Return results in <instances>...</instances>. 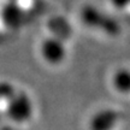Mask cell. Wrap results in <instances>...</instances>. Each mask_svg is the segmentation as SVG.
Listing matches in <instances>:
<instances>
[{"instance_id":"obj_1","label":"cell","mask_w":130,"mask_h":130,"mask_svg":"<svg viewBox=\"0 0 130 130\" xmlns=\"http://www.w3.org/2000/svg\"><path fill=\"white\" fill-rule=\"evenodd\" d=\"M5 113L10 121L17 124L27 123L34 116V102L25 92H16L6 102Z\"/></svg>"},{"instance_id":"obj_2","label":"cell","mask_w":130,"mask_h":130,"mask_svg":"<svg viewBox=\"0 0 130 130\" xmlns=\"http://www.w3.org/2000/svg\"><path fill=\"white\" fill-rule=\"evenodd\" d=\"M119 122L118 112L112 108H101L93 113L88 122L89 130H115Z\"/></svg>"},{"instance_id":"obj_3","label":"cell","mask_w":130,"mask_h":130,"mask_svg":"<svg viewBox=\"0 0 130 130\" xmlns=\"http://www.w3.org/2000/svg\"><path fill=\"white\" fill-rule=\"evenodd\" d=\"M41 56L47 61V64L58 65L65 59L66 51L60 41L47 40L41 47Z\"/></svg>"},{"instance_id":"obj_4","label":"cell","mask_w":130,"mask_h":130,"mask_svg":"<svg viewBox=\"0 0 130 130\" xmlns=\"http://www.w3.org/2000/svg\"><path fill=\"white\" fill-rule=\"evenodd\" d=\"M111 84L118 93L130 94V70L126 68L116 70L111 77Z\"/></svg>"},{"instance_id":"obj_5","label":"cell","mask_w":130,"mask_h":130,"mask_svg":"<svg viewBox=\"0 0 130 130\" xmlns=\"http://www.w3.org/2000/svg\"><path fill=\"white\" fill-rule=\"evenodd\" d=\"M14 93L16 90L12 84L7 83V82H0V104L7 102Z\"/></svg>"},{"instance_id":"obj_6","label":"cell","mask_w":130,"mask_h":130,"mask_svg":"<svg viewBox=\"0 0 130 130\" xmlns=\"http://www.w3.org/2000/svg\"><path fill=\"white\" fill-rule=\"evenodd\" d=\"M115 7L118 10H126L130 7V0H111Z\"/></svg>"}]
</instances>
